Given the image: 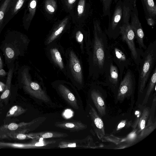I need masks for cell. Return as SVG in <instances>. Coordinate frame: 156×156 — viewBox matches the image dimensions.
<instances>
[{"label":"cell","instance_id":"6da1fadb","mask_svg":"<svg viewBox=\"0 0 156 156\" xmlns=\"http://www.w3.org/2000/svg\"><path fill=\"white\" fill-rule=\"evenodd\" d=\"M86 54L88 55L89 76L98 82L100 78L104 76L112 59L107 36L98 20L94 22L93 37H91Z\"/></svg>","mask_w":156,"mask_h":156},{"label":"cell","instance_id":"7a4b0ae2","mask_svg":"<svg viewBox=\"0 0 156 156\" xmlns=\"http://www.w3.org/2000/svg\"><path fill=\"white\" fill-rule=\"evenodd\" d=\"M156 62V41L155 40L151 43L145 50L137 68L139 73L138 93H143L155 67Z\"/></svg>","mask_w":156,"mask_h":156},{"label":"cell","instance_id":"3957f363","mask_svg":"<svg viewBox=\"0 0 156 156\" xmlns=\"http://www.w3.org/2000/svg\"><path fill=\"white\" fill-rule=\"evenodd\" d=\"M66 77L78 88L84 84L83 66L79 55L72 48L65 50Z\"/></svg>","mask_w":156,"mask_h":156},{"label":"cell","instance_id":"277c9868","mask_svg":"<svg viewBox=\"0 0 156 156\" xmlns=\"http://www.w3.org/2000/svg\"><path fill=\"white\" fill-rule=\"evenodd\" d=\"M109 49L111 58L118 68L121 80L125 69L132 66L134 62L130 54L118 41H115L109 44Z\"/></svg>","mask_w":156,"mask_h":156},{"label":"cell","instance_id":"5b68a950","mask_svg":"<svg viewBox=\"0 0 156 156\" xmlns=\"http://www.w3.org/2000/svg\"><path fill=\"white\" fill-rule=\"evenodd\" d=\"M121 39L127 45L130 51L131 58L138 67L144 51L143 49L136 47L135 44V34L132 30L129 22L124 23L121 27Z\"/></svg>","mask_w":156,"mask_h":156},{"label":"cell","instance_id":"8992f818","mask_svg":"<svg viewBox=\"0 0 156 156\" xmlns=\"http://www.w3.org/2000/svg\"><path fill=\"white\" fill-rule=\"evenodd\" d=\"M46 46V51L48 58L66 77L65 51L57 41Z\"/></svg>","mask_w":156,"mask_h":156},{"label":"cell","instance_id":"52a82bcc","mask_svg":"<svg viewBox=\"0 0 156 156\" xmlns=\"http://www.w3.org/2000/svg\"><path fill=\"white\" fill-rule=\"evenodd\" d=\"M116 4L108 27L105 31L109 38L114 40L120 35L121 27L123 23L122 1L119 0Z\"/></svg>","mask_w":156,"mask_h":156},{"label":"cell","instance_id":"ba28073f","mask_svg":"<svg viewBox=\"0 0 156 156\" xmlns=\"http://www.w3.org/2000/svg\"><path fill=\"white\" fill-rule=\"evenodd\" d=\"M43 119V118H39L29 122H23L19 123H11L9 124L4 125L0 127L1 138H2L4 135L8 133H25L33 130L45 120V119Z\"/></svg>","mask_w":156,"mask_h":156},{"label":"cell","instance_id":"9c48e42d","mask_svg":"<svg viewBox=\"0 0 156 156\" xmlns=\"http://www.w3.org/2000/svg\"><path fill=\"white\" fill-rule=\"evenodd\" d=\"M136 85V79L134 73L130 69L126 71L122 77L117 92V99L122 101L126 98L133 95Z\"/></svg>","mask_w":156,"mask_h":156},{"label":"cell","instance_id":"30bf717a","mask_svg":"<svg viewBox=\"0 0 156 156\" xmlns=\"http://www.w3.org/2000/svg\"><path fill=\"white\" fill-rule=\"evenodd\" d=\"M104 76V82L99 83L109 86L114 91L117 92L120 82V78L118 68L112 59L107 68Z\"/></svg>","mask_w":156,"mask_h":156},{"label":"cell","instance_id":"8fae6325","mask_svg":"<svg viewBox=\"0 0 156 156\" xmlns=\"http://www.w3.org/2000/svg\"><path fill=\"white\" fill-rule=\"evenodd\" d=\"M70 82L64 80H57L52 83V84L58 91L68 103L76 109L79 108L76 99L70 89Z\"/></svg>","mask_w":156,"mask_h":156},{"label":"cell","instance_id":"7c38bea8","mask_svg":"<svg viewBox=\"0 0 156 156\" xmlns=\"http://www.w3.org/2000/svg\"><path fill=\"white\" fill-rule=\"evenodd\" d=\"M130 24L135 35L139 48L145 50L147 48L144 43V34L138 17L136 6L133 7L130 16Z\"/></svg>","mask_w":156,"mask_h":156},{"label":"cell","instance_id":"4fadbf2b","mask_svg":"<svg viewBox=\"0 0 156 156\" xmlns=\"http://www.w3.org/2000/svg\"><path fill=\"white\" fill-rule=\"evenodd\" d=\"M43 87L42 80L39 82L31 81L26 86V90L34 97L44 102H49L50 99Z\"/></svg>","mask_w":156,"mask_h":156},{"label":"cell","instance_id":"5bb4252c","mask_svg":"<svg viewBox=\"0 0 156 156\" xmlns=\"http://www.w3.org/2000/svg\"><path fill=\"white\" fill-rule=\"evenodd\" d=\"M91 98L94 105L101 116L106 114V106L101 92L97 86L94 87L90 92Z\"/></svg>","mask_w":156,"mask_h":156},{"label":"cell","instance_id":"9a60e30c","mask_svg":"<svg viewBox=\"0 0 156 156\" xmlns=\"http://www.w3.org/2000/svg\"><path fill=\"white\" fill-rule=\"evenodd\" d=\"M92 139L90 136L82 139L62 141L58 147L60 148L68 147L92 148L91 145Z\"/></svg>","mask_w":156,"mask_h":156},{"label":"cell","instance_id":"2e32d148","mask_svg":"<svg viewBox=\"0 0 156 156\" xmlns=\"http://www.w3.org/2000/svg\"><path fill=\"white\" fill-rule=\"evenodd\" d=\"M89 114L93 124L95 126L96 132L100 139L105 135L104 124L94 108L90 104L89 105Z\"/></svg>","mask_w":156,"mask_h":156},{"label":"cell","instance_id":"e0dca14e","mask_svg":"<svg viewBox=\"0 0 156 156\" xmlns=\"http://www.w3.org/2000/svg\"><path fill=\"white\" fill-rule=\"evenodd\" d=\"M55 125L57 127L71 132H78L87 127V125L77 121L57 122L55 123Z\"/></svg>","mask_w":156,"mask_h":156},{"label":"cell","instance_id":"ac0fdd59","mask_svg":"<svg viewBox=\"0 0 156 156\" xmlns=\"http://www.w3.org/2000/svg\"><path fill=\"white\" fill-rule=\"evenodd\" d=\"M156 83V66H155L152 71L150 78L147 84L146 90L144 98L142 105L146 104L149 97L154 90H155Z\"/></svg>","mask_w":156,"mask_h":156},{"label":"cell","instance_id":"d6986e66","mask_svg":"<svg viewBox=\"0 0 156 156\" xmlns=\"http://www.w3.org/2000/svg\"><path fill=\"white\" fill-rule=\"evenodd\" d=\"M145 18L150 17L156 20V5L154 0H140Z\"/></svg>","mask_w":156,"mask_h":156},{"label":"cell","instance_id":"ffe728a7","mask_svg":"<svg viewBox=\"0 0 156 156\" xmlns=\"http://www.w3.org/2000/svg\"><path fill=\"white\" fill-rule=\"evenodd\" d=\"M32 138L47 139L64 138L68 136V134L57 131L42 132L29 134Z\"/></svg>","mask_w":156,"mask_h":156},{"label":"cell","instance_id":"44dd1931","mask_svg":"<svg viewBox=\"0 0 156 156\" xmlns=\"http://www.w3.org/2000/svg\"><path fill=\"white\" fill-rule=\"evenodd\" d=\"M156 123H153L152 116L150 115L147 125L138 135L136 142L141 140L150 134L155 129Z\"/></svg>","mask_w":156,"mask_h":156},{"label":"cell","instance_id":"7402d4cb","mask_svg":"<svg viewBox=\"0 0 156 156\" xmlns=\"http://www.w3.org/2000/svg\"><path fill=\"white\" fill-rule=\"evenodd\" d=\"M123 23H129L133 6L127 0L122 1Z\"/></svg>","mask_w":156,"mask_h":156},{"label":"cell","instance_id":"603a6c76","mask_svg":"<svg viewBox=\"0 0 156 156\" xmlns=\"http://www.w3.org/2000/svg\"><path fill=\"white\" fill-rule=\"evenodd\" d=\"M150 114V110L149 108H145L143 109L136 128L138 134L145 127Z\"/></svg>","mask_w":156,"mask_h":156},{"label":"cell","instance_id":"cb8c5ba5","mask_svg":"<svg viewBox=\"0 0 156 156\" xmlns=\"http://www.w3.org/2000/svg\"><path fill=\"white\" fill-rule=\"evenodd\" d=\"M10 147L20 148H37L35 141L29 144L12 143L0 142V147Z\"/></svg>","mask_w":156,"mask_h":156},{"label":"cell","instance_id":"d4e9b609","mask_svg":"<svg viewBox=\"0 0 156 156\" xmlns=\"http://www.w3.org/2000/svg\"><path fill=\"white\" fill-rule=\"evenodd\" d=\"M119 0H101L102 5V12L103 16H108L110 21L111 18V4L114 1L116 3Z\"/></svg>","mask_w":156,"mask_h":156},{"label":"cell","instance_id":"484cf974","mask_svg":"<svg viewBox=\"0 0 156 156\" xmlns=\"http://www.w3.org/2000/svg\"><path fill=\"white\" fill-rule=\"evenodd\" d=\"M27 111V109L22 107L18 105L13 106L7 112L6 117H16L24 113Z\"/></svg>","mask_w":156,"mask_h":156},{"label":"cell","instance_id":"4316f807","mask_svg":"<svg viewBox=\"0 0 156 156\" xmlns=\"http://www.w3.org/2000/svg\"><path fill=\"white\" fill-rule=\"evenodd\" d=\"M137 129L136 128L133 129V131L129 133L127 137V140L129 142L132 143L136 141L137 136L138 135Z\"/></svg>","mask_w":156,"mask_h":156},{"label":"cell","instance_id":"83f0119b","mask_svg":"<svg viewBox=\"0 0 156 156\" xmlns=\"http://www.w3.org/2000/svg\"><path fill=\"white\" fill-rule=\"evenodd\" d=\"M132 124V121H128L126 120H123L120 122L116 130L118 131L124 127H129L131 126Z\"/></svg>","mask_w":156,"mask_h":156},{"label":"cell","instance_id":"f1b7e54d","mask_svg":"<svg viewBox=\"0 0 156 156\" xmlns=\"http://www.w3.org/2000/svg\"><path fill=\"white\" fill-rule=\"evenodd\" d=\"M141 113L142 112H141L140 110L137 111L136 112V117L135 121H134L133 123H132L131 126L133 129H134L136 128Z\"/></svg>","mask_w":156,"mask_h":156},{"label":"cell","instance_id":"f546056e","mask_svg":"<svg viewBox=\"0 0 156 156\" xmlns=\"http://www.w3.org/2000/svg\"><path fill=\"white\" fill-rule=\"evenodd\" d=\"M85 4L84 0H81L77 7V11L79 15L82 14L84 12Z\"/></svg>","mask_w":156,"mask_h":156},{"label":"cell","instance_id":"4dcf8cb0","mask_svg":"<svg viewBox=\"0 0 156 156\" xmlns=\"http://www.w3.org/2000/svg\"><path fill=\"white\" fill-rule=\"evenodd\" d=\"M5 52L7 56L10 58H12L14 55L13 50L10 48H7L5 49Z\"/></svg>","mask_w":156,"mask_h":156},{"label":"cell","instance_id":"1f68e13d","mask_svg":"<svg viewBox=\"0 0 156 156\" xmlns=\"http://www.w3.org/2000/svg\"><path fill=\"white\" fill-rule=\"evenodd\" d=\"M147 24L151 26H154L156 20L150 17L145 18Z\"/></svg>","mask_w":156,"mask_h":156},{"label":"cell","instance_id":"d6a6232c","mask_svg":"<svg viewBox=\"0 0 156 156\" xmlns=\"http://www.w3.org/2000/svg\"><path fill=\"white\" fill-rule=\"evenodd\" d=\"M23 1V0H19L16 5V9L17 10L20 9L22 6Z\"/></svg>","mask_w":156,"mask_h":156},{"label":"cell","instance_id":"836d02e7","mask_svg":"<svg viewBox=\"0 0 156 156\" xmlns=\"http://www.w3.org/2000/svg\"><path fill=\"white\" fill-rule=\"evenodd\" d=\"M47 8L48 11L50 12H54L55 11L54 8L50 5H48L47 6Z\"/></svg>","mask_w":156,"mask_h":156},{"label":"cell","instance_id":"e575fe53","mask_svg":"<svg viewBox=\"0 0 156 156\" xmlns=\"http://www.w3.org/2000/svg\"><path fill=\"white\" fill-rule=\"evenodd\" d=\"M133 7L136 6V2L137 0H127Z\"/></svg>","mask_w":156,"mask_h":156},{"label":"cell","instance_id":"d590c367","mask_svg":"<svg viewBox=\"0 0 156 156\" xmlns=\"http://www.w3.org/2000/svg\"><path fill=\"white\" fill-rule=\"evenodd\" d=\"M30 7L33 9L35 7L36 5V2L35 0L32 1L30 3Z\"/></svg>","mask_w":156,"mask_h":156},{"label":"cell","instance_id":"8d00e7d4","mask_svg":"<svg viewBox=\"0 0 156 156\" xmlns=\"http://www.w3.org/2000/svg\"><path fill=\"white\" fill-rule=\"evenodd\" d=\"M4 13L2 11H0V20H2L3 17Z\"/></svg>","mask_w":156,"mask_h":156},{"label":"cell","instance_id":"74e56055","mask_svg":"<svg viewBox=\"0 0 156 156\" xmlns=\"http://www.w3.org/2000/svg\"><path fill=\"white\" fill-rule=\"evenodd\" d=\"M76 0H68V2L69 3L72 4L74 3Z\"/></svg>","mask_w":156,"mask_h":156},{"label":"cell","instance_id":"f35d334b","mask_svg":"<svg viewBox=\"0 0 156 156\" xmlns=\"http://www.w3.org/2000/svg\"><path fill=\"white\" fill-rule=\"evenodd\" d=\"M5 72L4 70L2 69L0 70V75H4L5 74Z\"/></svg>","mask_w":156,"mask_h":156},{"label":"cell","instance_id":"ab89813d","mask_svg":"<svg viewBox=\"0 0 156 156\" xmlns=\"http://www.w3.org/2000/svg\"><path fill=\"white\" fill-rule=\"evenodd\" d=\"M4 88V87H2L1 85L0 84V91H3Z\"/></svg>","mask_w":156,"mask_h":156},{"label":"cell","instance_id":"60d3db41","mask_svg":"<svg viewBox=\"0 0 156 156\" xmlns=\"http://www.w3.org/2000/svg\"><path fill=\"white\" fill-rule=\"evenodd\" d=\"M0 114H1V112H0Z\"/></svg>","mask_w":156,"mask_h":156},{"label":"cell","instance_id":"b9f144b4","mask_svg":"<svg viewBox=\"0 0 156 156\" xmlns=\"http://www.w3.org/2000/svg\"><path fill=\"white\" fill-rule=\"evenodd\" d=\"M0 138H1V137H0Z\"/></svg>","mask_w":156,"mask_h":156},{"label":"cell","instance_id":"7bdbcfd3","mask_svg":"<svg viewBox=\"0 0 156 156\" xmlns=\"http://www.w3.org/2000/svg\"></svg>","mask_w":156,"mask_h":156}]
</instances>
